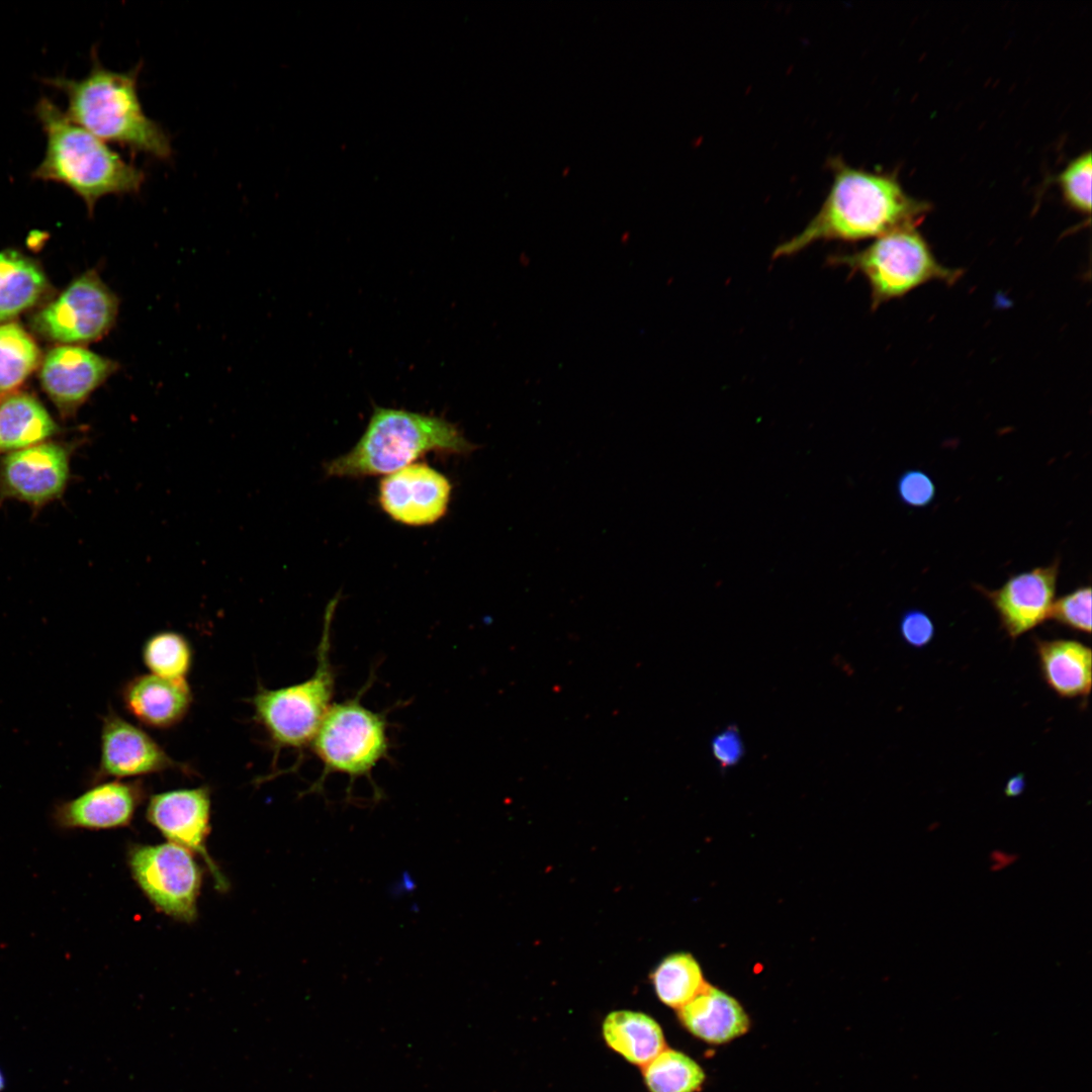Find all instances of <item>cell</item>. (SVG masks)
<instances>
[{
  "mask_svg": "<svg viewBox=\"0 0 1092 1092\" xmlns=\"http://www.w3.org/2000/svg\"><path fill=\"white\" fill-rule=\"evenodd\" d=\"M832 184L822 206L805 229L778 246L774 259L800 253L818 242H854L914 228L927 207L905 194L889 176L831 163Z\"/></svg>",
  "mask_w": 1092,
  "mask_h": 1092,
  "instance_id": "obj_1",
  "label": "cell"
},
{
  "mask_svg": "<svg viewBox=\"0 0 1092 1092\" xmlns=\"http://www.w3.org/2000/svg\"><path fill=\"white\" fill-rule=\"evenodd\" d=\"M141 66L127 72L103 67L96 55L82 79L55 77L47 83L66 94L71 120L103 142L168 160L172 146L168 133L144 111L138 93Z\"/></svg>",
  "mask_w": 1092,
  "mask_h": 1092,
  "instance_id": "obj_2",
  "label": "cell"
},
{
  "mask_svg": "<svg viewBox=\"0 0 1092 1092\" xmlns=\"http://www.w3.org/2000/svg\"><path fill=\"white\" fill-rule=\"evenodd\" d=\"M34 112L46 133L47 149L31 174L33 179L67 186L83 199L89 212L106 195L141 190L144 171L71 120L51 99L40 98Z\"/></svg>",
  "mask_w": 1092,
  "mask_h": 1092,
  "instance_id": "obj_3",
  "label": "cell"
},
{
  "mask_svg": "<svg viewBox=\"0 0 1092 1092\" xmlns=\"http://www.w3.org/2000/svg\"><path fill=\"white\" fill-rule=\"evenodd\" d=\"M477 448L443 418L376 406L356 445L329 461L325 470L333 477L389 474L432 451L468 455Z\"/></svg>",
  "mask_w": 1092,
  "mask_h": 1092,
  "instance_id": "obj_4",
  "label": "cell"
},
{
  "mask_svg": "<svg viewBox=\"0 0 1092 1092\" xmlns=\"http://www.w3.org/2000/svg\"><path fill=\"white\" fill-rule=\"evenodd\" d=\"M338 601V598H334L326 607L312 675L303 681L277 689L259 685L249 700L253 719L265 733L275 753L281 749L302 750L310 745L333 704L336 671L330 656L331 630Z\"/></svg>",
  "mask_w": 1092,
  "mask_h": 1092,
  "instance_id": "obj_5",
  "label": "cell"
},
{
  "mask_svg": "<svg viewBox=\"0 0 1092 1092\" xmlns=\"http://www.w3.org/2000/svg\"><path fill=\"white\" fill-rule=\"evenodd\" d=\"M827 262L831 266H843L851 275L860 274L867 279L872 309L929 281L953 284L962 276V270L938 263L914 228L893 231L877 238L862 250L832 255Z\"/></svg>",
  "mask_w": 1092,
  "mask_h": 1092,
  "instance_id": "obj_6",
  "label": "cell"
},
{
  "mask_svg": "<svg viewBox=\"0 0 1092 1092\" xmlns=\"http://www.w3.org/2000/svg\"><path fill=\"white\" fill-rule=\"evenodd\" d=\"M389 745L385 714L364 706L361 694L333 703L310 743L323 772L308 792H321L335 774L348 777L350 788L360 779L373 783L371 772L388 757Z\"/></svg>",
  "mask_w": 1092,
  "mask_h": 1092,
  "instance_id": "obj_7",
  "label": "cell"
},
{
  "mask_svg": "<svg viewBox=\"0 0 1092 1092\" xmlns=\"http://www.w3.org/2000/svg\"><path fill=\"white\" fill-rule=\"evenodd\" d=\"M128 866L140 889L161 912L191 922L197 914L201 871L193 853L175 843L133 845Z\"/></svg>",
  "mask_w": 1092,
  "mask_h": 1092,
  "instance_id": "obj_8",
  "label": "cell"
},
{
  "mask_svg": "<svg viewBox=\"0 0 1092 1092\" xmlns=\"http://www.w3.org/2000/svg\"><path fill=\"white\" fill-rule=\"evenodd\" d=\"M118 307L116 294L97 272L88 270L43 307L34 324L47 338L79 346L103 338L114 326Z\"/></svg>",
  "mask_w": 1092,
  "mask_h": 1092,
  "instance_id": "obj_9",
  "label": "cell"
},
{
  "mask_svg": "<svg viewBox=\"0 0 1092 1092\" xmlns=\"http://www.w3.org/2000/svg\"><path fill=\"white\" fill-rule=\"evenodd\" d=\"M169 770L186 776L195 774L192 766L173 758L147 731L109 708L101 720L100 757L93 783Z\"/></svg>",
  "mask_w": 1092,
  "mask_h": 1092,
  "instance_id": "obj_10",
  "label": "cell"
},
{
  "mask_svg": "<svg viewBox=\"0 0 1092 1092\" xmlns=\"http://www.w3.org/2000/svg\"><path fill=\"white\" fill-rule=\"evenodd\" d=\"M211 798L207 786L166 791L152 795L146 816L169 842L180 845L203 857L218 890L226 882L207 852L210 832Z\"/></svg>",
  "mask_w": 1092,
  "mask_h": 1092,
  "instance_id": "obj_11",
  "label": "cell"
},
{
  "mask_svg": "<svg viewBox=\"0 0 1092 1092\" xmlns=\"http://www.w3.org/2000/svg\"><path fill=\"white\" fill-rule=\"evenodd\" d=\"M451 492L452 485L443 473L426 463H413L380 480L378 502L393 521L421 527L446 515Z\"/></svg>",
  "mask_w": 1092,
  "mask_h": 1092,
  "instance_id": "obj_12",
  "label": "cell"
},
{
  "mask_svg": "<svg viewBox=\"0 0 1092 1092\" xmlns=\"http://www.w3.org/2000/svg\"><path fill=\"white\" fill-rule=\"evenodd\" d=\"M1060 560L1010 575L998 588L976 585L995 610L1001 628L1015 640L1050 619Z\"/></svg>",
  "mask_w": 1092,
  "mask_h": 1092,
  "instance_id": "obj_13",
  "label": "cell"
},
{
  "mask_svg": "<svg viewBox=\"0 0 1092 1092\" xmlns=\"http://www.w3.org/2000/svg\"><path fill=\"white\" fill-rule=\"evenodd\" d=\"M146 797L142 781H102L55 805L52 818L63 830H104L130 824Z\"/></svg>",
  "mask_w": 1092,
  "mask_h": 1092,
  "instance_id": "obj_14",
  "label": "cell"
},
{
  "mask_svg": "<svg viewBox=\"0 0 1092 1092\" xmlns=\"http://www.w3.org/2000/svg\"><path fill=\"white\" fill-rule=\"evenodd\" d=\"M118 364L80 346L62 345L51 350L40 369V382L60 406L73 408L105 382Z\"/></svg>",
  "mask_w": 1092,
  "mask_h": 1092,
  "instance_id": "obj_15",
  "label": "cell"
},
{
  "mask_svg": "<svg viewBox=\"0 0 1092 1092\" xmlns=\"http://www.w3.org/2000/svg\"><path fill=\"white\" fill-rule=\"evenodd\" d=\"M125 711L142 725L168 730L180 724L193 704L187 679H172L152 673L135 674L120 689Z\"/></svg>",
  "mask_w": 1092,
  "mask_h": 1092,
  "instance_id": "obj_16",
  "label": "cell"
},
{
  "mask_svg": "<svg viewBox=\"0 0 1092 1092\" xmlns=\"http://www.w3.org/2000/svg\"><path fill=\"white\" fill-rule=\"evenodd\" d=\"M69 474L68 455L56 444H36L10 454L4 461L3 480L8 490L30 503H43L64 489Z\"/></svg>",
  "mask_w": 1092,
  "mask_h": 1092,
  "instance_id": "obj_17",
  "label": "cell"
},
{
  "mask_svg": "<svg viewBox=\"0 0 1092 1092\" xmlns=\"http://www.w3.org/2000/svg\"><path fill=\"white\" fill-rule=\"evenodd\" d=\"M1039 671L1045 685L1060 698L1087 699L1092 681V652L1072 639H1034Z\"/></svg>",
  "mask_w": 1092,
  "mask_h": 1092,
  "instance_id": "obj_18",
  "label": "cell"
},
{
  "mask_svg": "<svg viewBox=\"0 0 1092 1092\" xmlns=\"http://www.w3.org/2000/svg\"><path fill=\"white\" fill-rule=\"evenodd\" d=\"M682 1024L697 1037L723 1043L745 1033L748 1016L733 997L708 984L679 1008Z\"/></svg>",
  "mask_w": 1092,
  "mask_h": 1092,
  "instance_id": "obj_19",
  "label": "cell"
},
{
  "mask_svg": "<svg viewBox=\"0 0 1092 1092\" xmlns=\"http://www.w3.org/2000/svg\"><path fill=\"white\" fill-rule=\"evenodd\" d=\"M603 1033L614 1051L643 1067L665 1049L658 1023L639 1012H611L604 1021Z\"/></svg>",
  "mask_w": 1092,
  "mask_h": 1092,
  "instance_id": "obj_20",
  "label": "cell"
},
{
  "mask_svg": "<svg viewBox=\"0 0 1092 1092\" xmlns=\"http://www.w3.org/2000/svg\"><path fill=\"white\" fill-rule=\"evenodd\" d=\"M56 425L32 395L10 392L0 399V448H27L53 435Z\"/></svg>",
  "mask_w": 1092,
  "mask_h": 1092,
  "instance_id": "obj_21",
  "label": "cell"
},
{
  "mask_svg": "<svg viewBox=\"0 0 1092 1092\" xmlns=\"http://www.w3.org/2000/svg\"><path fill=\"white\" fill-rule=\"evenodd\" d=\"M37 264L14 251L0 252V322L33 306L47 289Z\"/></svg>",
  "mask_w": 1092,
  "mask_h": 1092,
  "instance_id": "obj_22",
  "label": "cell"
},
{
  "mask_svg": "<svg viewBox=\"0 0 1092 1092\" xmlns=\"http://www.w3.org/2000/svg\"><path fill=\"white\" fill-rule=\"evenodd\" d=\"M659 999L673 1008L691 1001L707 984L696 959L687 952L667 956L652 975Z\"/></svg>",
  "mask_w": 1092,
  "mask_h": 1092,
  "instance_id": "obj_23",
  "label": "cell"
},
{
  "mask_svg": "<svg viewBox=\"0 0 1092 1092\" xmlns=\"http://www.w3.org/2000/svg\"><path fill=\"white\" fill-rule=\"evenodd\" d=\"M39 349L19 325L0 326V394L13 392L37 367Z\"/></svg>",
  "mask_w": 1092,
  "mask_h": 1092,
  "instance_id": "obj_24",
  "label": "cell"
},
{
  "mask_svg": "<svg viewBox=\"0 0 1092 1092\" xmlns=\"http://www.w3.org/2000/svg\"><path fill=\"white\" fill-rule=\"evenodd\" d=\"M194 659L190 641L176 631H159L142 646V660L150 673L172 679H187Z\"/></svg>",
  "mask_w": 1092,
  "mask_h": 1092,
  "instance_id": "obj_25",
  "label": "cell"
},
{
  "mask_svg": "<svg viewBox=\"0 0 1092 1092\" xmlns=\"http://www.w3.org/2000/svg\"><path fill=\"white\" fill-rule=\"evenodd\" d=\"M643 1075L651 1092H694L705 1079L691 1058L665 1049L644 1066Z\"/></svg>",
  "mask_w": 1092,
  "mask_h": 1092,
  "instance_id": "obj_26",
  "label": "cell"
},
{
  "mask_svg": "<svg viewBox=\"0 0 1092 1092\" xmlns=\"http://www.w3.org/2000/svg\"><path fill=\"white\" fill-rule=\"evenodd\" d=\"M1091 586H1079L1055 600L1049 620L1073 631L1091 634Z\"/></svg>",
  "mask_w": 1092,
  "mask_h": 1092,
  "instance_id": "obj_27",
  "label": "cell"
},
{
  "mask_svg": "<svg viewBox=\"0 0 1092 1092\" xmlns=\"http://www.w3.org/2000/svg\"><path fill=\"white\" fill-rule=\"evenodd\" d=\"M1091 153L1082 154L1072 161L1060 175V184L1067 201L1077 210H1091Z\"/></svg>",
  "mask_w": 1092,
  "mask_h": 1092,
  "instance_id": "obj_28",
  "label": "cell"
},
{
  "mask_svg": "<svg viewBox=\"0 0 1092 1092\" xmlns=\"http://www.w3.org/2000/svg\"><path fill=\"white\" fill-rule=\"evenodd\" d=\"M899 499L909 508L928 507L935 498L936 486L930 475L920 469L904 471L897 481Z\"/></svg>",
  "mask_w": 1092,
  "mask_h": 1092,
  "instance_id": "obj_29",
  "label": "cell"
},
{
  "mask_svg": "<svg viewBox=\"0 0 1092 1092\" xmlns=\"http://www.w3.org/2000/svg\"><path fill=\"white\" fill-rule=\"evenodd\" d=\"M899 630L905 643L915 648L927 646L935 635V626L930 616L918 609L903 614Z\"/></svg>",
  "mask_w": 1092,
  "mask_h": 1092,
  "instance_id": "obj_30",
  "label": "cell"
},
{
  "mask_svg": "<svg viewBox=\"0 0 1092 1092\" xmlns=\"http://www.w3.org/2000/svg\"><path fill=\"white\" fill-rule=\"evenodd\" d=\"M711 750L721 768L738 763L744 754V746L736 727H727L715 735L711 741Z\"/></svg>",
  "mask_w": 1092,
  "mask_h": 1092,
  "instance_id": "obj_31",
  "label": "cell"
},
{
  "mask_svg": "<svg viewBox=\"0 0 1092 1092\" xmlns=\"http://www.w3.org/2000/svg\"><path fill=\"white\" fill-rule=\"evenodd\" d=\"M1026 787V781L1023 774H1017L1010 777L1004 787V794L1008 798H1015L1020 796Z\"/></svg>",
  "mask_w": 1092,
  "mask_h": 1092,
  "instance_id": "obj_32",
  "label": "cell"
},
{
  "mask_svg": "<svg viewBox=\"0 0 1092 1092\" xmlns=\"http://www.w3.org/2000/svg\"><path fill=\"white\" fill-rule=\"evenodd\" d=\"M5 1085H6V1079H5V1076H4L3 1072H2V1070L0 1069V1092L3 1091V1089L5 1088Z\"/></svg>",
  "mask_w": 1092,
  "mask_h": 1092,
  "instance_id": "obj_33",
  "label": "cell"
}]
</instances>
